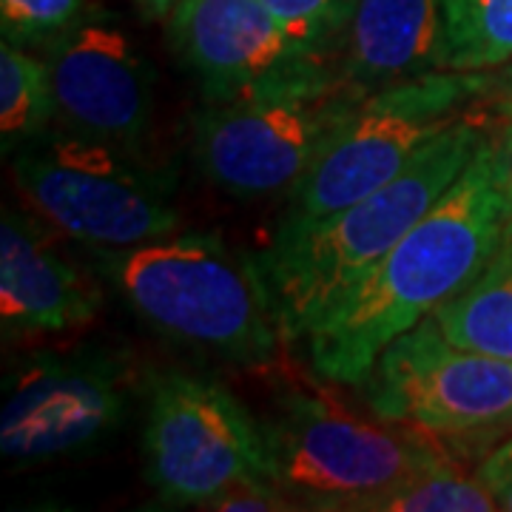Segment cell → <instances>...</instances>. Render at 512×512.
Segmentation results:
<instances>
[{"label": "cell", "instance_id": "1", "mask_svg": "<svg viewBox=\"0 0 512 512\" xmlns=\"http://www.w3.org/2000/svg\"><path fill=\"white\" fill-rule=\"evenodd\" d=\"M510 239L487 131L470 165L305 339L316 376L362 387L379 353L456 299Z\"/></svg>", "mask_w": 512, "mask_h": 512}, {"label": "cell", "instance_id": "2", "mask_svg": "<svg viewBox=\"0 0 512 512\" xmlns=\"http://www.w3.org/2000/svg\"><path fill=\"white\" fill-rule=\"evenodd\" d=\"M478 106L373 194L322 217L285 214L256 254L285 342H305L450 191L490 131V109Z\"/></svg>", "mask_w": 512, "mask_h": 512}, {"label": "cell", "instance_id": "3", "mask_svg": "<svg viewBox=\"0 0 512 512\" xmlns=\"http://www.w3.org/2000/svg\"><path fill=\"white\" fill-rule=\"evenodd\" d=\"M94 271L174 348L234 367H265L285 342L256 256L220 234L185 231L120 251H89Z\"/></svg>", "mask_w": 512, "mask_h": 512}, {"label": "cell", "instance_id": "4", "mask_svg": "<svg viewBox=\"0 0 512 512\" xmlns=\"http://www.w3.org/2000/svg\"><path fill=\"white\" fill-rule=\"evenodd\" d=\"M359 100L325 57H311L231 100H202L191 160L239 200L291 194Z\"/></svg>", "mask_w": 512, "mask_h": 512}, {"label": "cell", "instance_id": "5", "mask_svg": "<svg viewBox=\"0 0 512 512\" xmlns=\"http://www.w3.org/2000/svg\"><path fill=\"white\" fill-rule=\"evenodd\" d=\"M23 200L57 234L86 251H120L180 231L174 205L177 171L151 165L146 154L52 128L12 154Z\"/></svg>", "mask_w": 512, "mask_h": 512}, {"label": "cell", "instance_id": "6", "mask_svg": "<svg viewBox=\"0 0 512 512\" xmlns=\"http://www.w3.org/2000/svg\"><path fill=\"white\" fill-rule=\"evenodd\" d=\"M274 484L302 510L359 512L367 498L450 458L416 427H384L313 393L282 396L262 424Z\"/></svg>", "mask_w": 512, "mask_h": 512}, {"label": "cell", "instance_id": "7", "mask_svg": "<svg viewBox=\"0 0 512 512\" xmlns=\"http://www.w3.org/2000/svg\"><path fill=\"white\" fill-rule=\"evenodd\" d=\"M487 97L490 74L458 69L413 77L362 97L291 191L288 217H322L373 194Z\"/></svg>", "mask_w": 512, "mask_h": 512}, {"label": "cell", "instance_id": "8", "mask_svg": "<svg viewBox=\"0 0 512 512\" xmlns=\"http://www.w3.org/2000/svg\"><path fill=\"white\" fill-rule=\"evenodd\" d=\"M143 464L148 487L174 510H205L239 481H274L262 424L220 379L183 370L148 379Z\"/></svg>", "mask_w": 512, "mask_h": 512}, {"label": "cell", "instance_id": "9", "mask_svg": "<svg viewBox=\"0 0 512 512\" xmlns=\"http://www.w3.org/2000/svg\"><path fill=\"white\" fill-rule=\"evenodd\" d=\"M131 390L134 365L123 350H35L6 379L0 453L23 467L89 453L120 430Z\"/></svg>", "mask_w": 512, "mask_h": 512}, {"label": "cell", "instance_id": "10", "mask_svg": "<svg viewBox=\"0 0 512 512\" xmlns=\"http://www.w3.org/2000/svg\"><path fill=\"white\" fill-rule=\"evenodd\" d=\"M387 424L470 439L512 427V362L461 348L427 316L379 353L362 382Z\"/></svg>", "mask_w": 512, "mask_h": 512}, {"label": "cell", "instance_id": "11", "mask_svg": "<svg viewBox=\"0 0 512 512\" xmlns=\"http://www.w3.org/2000/svg\"><path fill=\"white\" fill-rule=\"evenodd\" d=\"M40 55L52 74L57 128L146 154L157 74L117 20L92 9Z\"/></svg>", "mask_w": 512, "mask_h": 512}, {"label": "cell", "instance_id": "12", "mask_svg": "<svg viewBox=\"0 0 512 512\" xmlns=\"http://www.w3.org/2000/svg\"><path fill=\"white\" fill-rule=\"evenodd\" d=\"M168 43L205 103L231 100L316 57L259 0H180L168 15Z\"/></svg>", "mask_w": 512, "mask_h": 512}, {"label": "cell", "instance_id": "13", "mask_svg": "<svg viewBox=\"0 0 512 512\" xmlns=\"http://www.w3.org/2000/svg\"><path fill=\"white\" fill-rule=\"evenodd\" d=\"M49 222L3 211L0 222V319L6 336H63L100 311V288L57 248Z\"/></svg>", "mask_w": 512, "mask_h": 512}, {"label": "cell", "instance_id": "14", "mask_svg": "<svg viewBox=\"0 0 512 512\" xmlns=\"http://www.w3.org/2000/svg\"><path fill=\"white\" fill-rule=\"evenodd\" d=\"M325 60L359 97L450 69L444 0H356Z\"/></svg>", "mask_w": 512, "mask_h": 512}, {"label": "cell", "instance_id": "15", "mask_svg": "<svg viewBox=\"0 0 512 512\" xmlns=\"http://www.w3.org/2000/svg\"><path fill=\"white\" fill-rule=\"evenodd\" d=\"M433 316L450 342L512 362V237L476 282Z\"/></svg>", "mask_w": 512, "mask_h": 512}, {"label": "cell", "instance_id": "16", "mask_svg": "<svg viewBox=\"0 0 512 512\" xmlns=\"http://www.w3.org/2000/svg\"><path fill=\"white\" fill-rule=\"evenodd\" d=\"M52 74L40 52L0 46V148L12 157L55 128Z\"/></svg>", "mask_w": 512, "mask_h": 512}, {"label": "cell", "instance_id": "17", "mask_svg": "<svg viewBox=\"0 0 512 512\" xmlns=\"http://www.w3.org/2000/svg\"><path fill=\"white\" fill-rule=\"evenodd\" d=\"M450 69L493 72L512 60V0H444Z\"/></svg>", "mask_w": 512, "mask_h": 512}, {"label": "cell", "instance_id": "18", "mask_svg": "<svg viewBox=\"0 0 512 512\" xmlns=\"http://www.w3.org/2000/svg\"><path fill=\"white\" fill-rule=\"evenodd\" d=\"M498 510L493 490L478 476L458 473L450 461L367 498L359 512H487Z\"/></svg>", "mask_w": 512, "mask_h": 512}, {"label": "cell", "instance_id": "19", "mask_svg": "<svg viewBox=\"0 0 512 512\" xmlns=\"http://www.w3.org/2000/svg\"><path fill=\"white\" fill-rule=\"evenodd\" d=\"M89 12V0H0V35L3 43L40 52Z\"/></svg>", "mask_w": 512, "mask_h": 512}, {"label": "cell", "instance_id": "20", "mask_svg": "<svg viewBox=\"0 0 512 512\" xmlns=\"http://www.w3.org/2000/svg\"><path fill=\"white\" fill-rule=\"evenodd\" d=\"M288 35L316 57H328L348 26L356 0H259Z\"/></svg>", "mask_w": 512, "mask_h": 512}, {"label": "cell", "instance_id": "21", "mask_svg": "<svg viewBox=\"0 0 512 512\" xmlns=\"http://www.w3.org/2000/svg\"><path fill=\"white\" fill-rule=\"evenodd\" d=\"M205 510H228V512H279L299 510L291 504V498L276 487L268 478L256 481H239L234 487L222 490Z\"/></svg>", "mask_w": 512, "mask_h": 512}, {"label": "cell", "instance_id": "22", "mask_svg": "<svg viewBox=\"0 0 512 512\" xmlns=\"http://www.w3.org/2000/svg\"><path fill=\"white\" fill-rule=\"evenodd\" d=\"M487 103H490V137H493L498 188L504 197L512 237V97H487Z\"/></svg>", "mask_w": 512, "mask_h": 512}, {"label": "cell", "instance_id": "23", "mask_svg": "<svg viewBox=\"0 0 512 512\" xmlns=\"http://www.w3.org/2000/svg\"><path fill=\"white\" fill-rule=\"evenodd\" d=\"M493 490L498 510L512 512V439H507L498 450L484 458L476 473Z\"/></svg>", "mask_w": 512, "mask_h": 512}, {"label": "cell", "instance_id": "24", "mask_svg": "<svg viewBox=\"0 0 512 512\" xmlns=\"http://www.w3.org/2000/svg\"><path fill=\"white\" fill-rule=\"evenodd\" d=\"M490 74V97H512V60Z\"/></svg>", "mask_w": 512, "mask_h": 512}, {"label": "cell", "instance_id": "25", "mask_svg": "<svg viewBox=\"0 0 512 512\" xmlns=\"http://www.w3.org/2000/svg\"><path fill=\"white\" fill-rule=\"evenodd\" d=\"M134 3L146 18H168L180 0H134Z\"/></svg>", "mask_w": 512, "mask_h": 512}]
</instances>
